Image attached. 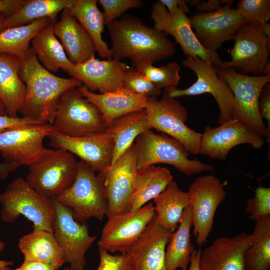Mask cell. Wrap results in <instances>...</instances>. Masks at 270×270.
Returning <instances> with one entry per match:
<instances>
[{
    "label": "cell",
    "instance_id": "obj_1",
    "mask_svg": "<svg viewBox=\"0 0 270 270\" xmlns=\"http://www.w3.org/2000/svg\"><path fill=\"white\" fill-rule=\"evenodd\" d=\"M20 62V75L26 85V94L19 113L52 124L62 95L82 84L75 78L60 77L48 70L38 60L32 47Z\"/></svg>",
    "mask_w": 270,
    "mask_h": 270
},
{
    "label": "cell",
    "instance_id": "obj_2",
    "mask_svg": "<svg viewBox=\"0 0 270 270\" xmlns=\"http://www.w3.org/2000/svg\"><path fill=\"white\" fill-rule=\"evenodd\" d=\"M113 58H129L135 68L152 64L173 55L176 48L166 33L125 16L107 25Z\"/></svg>",
    "mask_w": 270,
    "mask_h": 270
},
{
    "label": "cell",
    "instance_id": "obj_3",
    "mask_svg": "<svg viewBox=\"0 0 270 270\" xmlns=\"http://www.w3.org/2000/svg\"><path fill=\"white\" fill-rule=\"evenodd\" d=\"M0 216L8 223L14 222L22 216L30 221L34 230L53 232L54 204L52 198L36 192L24 178L12 180L0 194Z\"/></svg>",
    "mask_w": 270,
    "mask_h": 270
},
{
    "label": "cell",
    "instance_id": "obj_4",
    "mask_svg": "<svg viewBox=\"0 0 270 270\" xmlns=\"http://www.w3.org/2000/svg\"><path fill=\"white\" fill-rule=\"evenodd\" d=\"M134 144L138 170L156 164L172 165L187 176L214 170L212 165L190 159V152L180 142L164 133L148 130L136 138Z\"/></svg>",
    "mask_w": 270,
    "mask_h": 270
},
{
    "label": "cell",
    "instance_id": "obj_5",
    "mask_svg": "<svg viewBox=\"0 0 270 270\" xmlns=\"http://www.w3.org/2000/svg\"><path fill=\"white\" fill-rule=\"evenodd\" d=\"M56 199L70 209L74 219L80 223L91 218L102 220L106 214L108 202L103 180L82 160L78 162L72 184Z\"/></svg>",
    "mask_w": 270,
    "mask_h": 270
},
{
    "label": "cell",
    "instance_id": "obj_6",
    "mask_svg": "<svg viewBox=\"0 0 270 270\" xmlns=\"http://www.w3.org/2000/svg\"><path fill=\"white\" fill-rule=\"evenodd\" d=\"M214 68L232 93V119L240 120L260 135L266 137L270 148V138L259 112L258 100L262 88L270 83V76H248L232 68Z\"/></svg>",
    "mask_w": 270,
    "mask_h": 270
},
{
    "label": "cell",
    "instance_id": "obj_7",
    "mask_svg": "<svg viewBox=\"0 0 270 270\" xmlns=\"http://www.w3.org/2000/svg\"><path fill=\"white\" fill-rule=\"evenodd\" d=\"M52 126L54 132L70 136L104 133L109 126L98 108L78 88L62 95Z\"/></svg>",
    "mask_w": 270,
    "mask_h": 270
},
{
    "label": "cell",
    "instance_id": "obj_8",
    "mask_svg": "<svg viewBox=\"0 0 270 270\" xmlns=\"http://www.w3.org/2000/svg\"><path fill=\"white\" fill-rule=\"evenodd\" d=\"M78 163L71 153L54 150L49 155L28 166V172L24 180L41 196L56 198L72 184Z\"/></svg>",
    "mask_w": 270,
    "mask_h": 270
},
{
    "label": "cell",
    "instance_id": "obj_9",
    "mask_svg": "<svg viewBox=\"0 0 270 270\" xmlns=\"http://www.w3.org/2000/svg\"><path fill=\"white\" fill-rule=\"evenodd\" d=\"M232 40L231 60L214 65L219 68H232L242 74L263 76L268 59L270 40L261 30L259 24L246 22L237 30Z\"/></svg>",
    "mask_w": 270,
    "mask_h": 270
},
{
    "label": "cell",
    "instance_id": "obj_10",
    "mask_svg": "<svg viewBox=\"0 0 270 270\" xmlns=\"http://www.w3.org/2000/svg\"><path fill=\"white\" fill-rule=\"evenodd\" d=\"M145 110L152 129L176 140L190 154H199L202 134L186 125L188 112L178 100L164 92L160 100H148Z\"/></svg>",
    "mask_w": 270,
    "mask_h": 270
},
{
    "label": "cell",
    "instance_id": "obj_11",
    "mask_svg": "<svg viewBox=\"0 0 270 270\" xmlns=\"http://www.w3.org/2000/svg\"><path fill=\"white\" fill-rule=\"evenodd\" d=\"M227 184L207 174L196 178L188 188L193 234L198 246L206 242L211 232L216 212L226 196Z\"/></svg>",
    "mask_w": 270,
    "mask_h": 270
},
{
    "label": "cell",
    "instance_id": "obj_12",
    "mask_svg": "<svg viewBox=\"0 0 270 270\" xmlns=\"http://www.w3.org/2000/svg\"><path fill=\"white\" fill-rule=\"evenodd\" d=\"M54 132L52 124H40L0 132V152L4 161L30 166L51 154L44 146L46 137Z\"/></svg>",
    "mask_w": 270,
    "mask_h": 270
},
{
    "label": "cell",
    "instance_id": "obj_13",
    "mask_svg": "<svg viewBox=\"0 0 270 270\" xmlns=\"http://www.w3.org/2000/svg\"><path fill=\"white\" fill-rule=\"evenodd\" d=\"M52 199L54 204L52 231L65 262L70 264L72 270H84L86 253L96 236L90 235L86 222L76 221L70 209Z\"/></svg>",
    "mask_w": 270,
    "mask_h": 270
},
{
    "label": "cell",
    "instance_id": "obj_14",
    "mask_svg": "<svg viewBox=\"0 0 270 270\" xmlns=\"http://www.w3.org/2000/svg\"><path fill=\"white\" fill-rule=\"evenodd\" d=\"M182 64L194 72L197 76L196 81L188 88H175L164 93L174 98L210 94L218 106V123L222 124L232 120L233 94L226 82L216 73L214 66L197 56H186Z\"/></svg>",
    "mask_w": 270,
    "mask_h": 270
},
{
    "label": "cell",
    "instance_id": "obj_15",
    "mask_svg": "<svg viewBox=\"0 0 270 270\" xmlns=\"http://www.w3.org/2000/svg\"><path fill=\"white\" fill-rule=\"evenodd\" d=\"M137 170V152L134 142L106 170L98 173L104 182L108 218L129 211Z\"/></svg>",
    "mask_w": 270,
    "mask_h": 270
},
{
    "label": "cell",
    "instance_id": "obj_16",
    "mask_svg": "<svg viewBox=\"0 0 270 270\" xmlns=\"http://www.w3.org/2000/svg\"><path fill=\"white\" fill-rule=\"evenodd\" d=\"M154 216L151 202L136 212H128L108 218L98 242V248L109 252L126 253Z\"/></svg>",
    "mask_w": 270,
    "mask_h": 270
},
{
    "label": "cell",
    "instance_id": "obj_17",
    "mask_svg": "<svg viewBox=\"0 0 270 270\" xmlns=\"http://www.w3.org/2000/svg\"><path fill=\"white\" fill-rule=\"evenodd\" d=\"M266 142L248 125L232 119L219 126H207L202 134L199 154L224 160L230 150L238 145L247 144L253 148H262Z\"/></svg>",
    "mask_w": 270,
    "mask_h": 270
},
{
    "label": "cell",
    "instance_id": "obj_18",
    "mask_svg": "<svg viewBox=\"0 0 270 270\" xmlns=\"http://www.w3.org/2000/svg\"><path fill=\"white\" fill-rule=\"evenodd\" d=\"M150 18L156 30L172 35L186 56L198 57L213 66L221 60L218 52L204 48L192 28L190 18L182 8L174 14L159 1L154 3Z\"/></svg>",
    "mask_w": 270,
    "mask_h": 270
},
{
    "label": "cell",
    "instance_id": "obj_19",
    "mask_svg": "<svg viewBox=\"0 0 270 270\" xmlns=\"http://www.w3.org/2000/svg\"><path fill=\"white\" fill-rule=\"evenodd\" d=\"M48 138L49 144L55 150H64L78 156L96 172H104L111 165L114 142L106 132L70 136L53 132Z\"/></svg>",
    "mask_w": 270,
    "mask_h": 270
},
{
    "label": "cell",
    "instance_id": "obj_20",
    "mask_svg": "<svg viewBox=\"0 0 270 270\" xmlns=\"http://www.w3.org/2000/svg\"><path fill=\"white\" fill-rule=\"evenodd\" d=\"M197 38L206 49L216 52L222 44L232 40L238 28L246 22L236 9L230 5L210 12L198 13L190 18Z\"/></svg>",
    "mask_w": 270,
    "mask_h": 270
},
{
    "label": "cell",
    "instance_id": "obj_21",
    "mask_svg": "<svg viewBox=\"0 0 270 270\" xmlns=\"http://www.w3.org/2000/svg\"><path fill=\"white\" fill-rule=\"evenodd\" d=\"M128 68L120 60H100L94 54L82 63L74 64L68 73L90 91L105 93L122 88L123 76Z\"/></svg>",
    "mask_w": 270,
    "mask_h": 270
},
{
    "label": "cell",
    "instance_id": "obj_22",
    "mask_svg": "<svg viewBox=\"0 0 270 270\" xmlns=\"http://www.w3.org/2000/svg\"><path fill=\"white\" fill-rule=\"evenodd\" d=\"M252 234L242 232L233 237L216 239L202 251L199 270H244L245 254L252 242Z\"/></svg>",
    "mask_w": 270,
    "mask_h": 270
},
{
    "label": "cell",
    "instance_id": "obj_23",
    "mask_svg": "<svg viewBox=\"0 0 270 270\" xmlns=\"http://www.w3.org/2000/svg\"><path fill=\"white\" fill-rule=\"evenodd\" d=\"M172 233L158 222L155 215L126 252L137 270H166V250Z\"/></svg>",
    "mask_w": 270,
    "mask_h": 270
},
{
    "label": "cell",
    "instance_id": "obj_24",
    "mask_svg": "<svg viewBox=\"0 0 270 270\" xmlns=\"http://www.w3.org/2000/svg\"><path fill=\"white\" fill-rule=\"evenodd\" d=\"M54 32L73 64L82 63L95 54L92 40L70 8L62 11L60 20L54 24Z\"/></svg>",
    "mask_w": 270,
    "mask_h": 270
},
{
    "label": "cell",
    "instance_id": "obj_25",
    "mask_svg": "<svg viewBox=\"0 0 270 270\" xmlns=\"http://www.w3.org/2000/svg\"><path fill=\"white\" fill-rule=\"evenodd\" d=\"M78 90L94 104L110 125L116 118L123 115L145 109L148 98L124 88L112 92L97 94L82 85Z\"/></svg>",
    "mask_w": 270,
    "mask_h": 270
},
{
    "label": "cell",
    "instance_id": "obj_26",
    "mask_svg": "<svg viewBox=\"0 0 270 270\" xmlns=\"http://www.w3.org/2000/svg\"><path fill=\"white\" fill-rule=\"evenodd\" d=\"M20 60L16 56L0 54V98L6 114L16 117L26 94V85L21 78Z\"/></svg>",
    "mask_w": 270,
    "mask_h": 270
},
{
    "label": "cell",
    "instance_id": "obj_27",
    "mask_svg": "<svg viewBox=\"0 0 270 270\" xmlns=\"http://www.w3.org/2000/svg\"><path fill=\"white\" fill-rule=\"evenodd\" d=\"M18 246L24 260L43 262L58 270L66 262L53 232L34 230L22 236Z\"/></svg>",
    "mask_w": 270,
    "mask_h": 270
},
{
    "label": "cell",
    "instance_id": "obj_28",
    "mask_svg": "<svg viewBox=\"0 0 270 270\" xmlns=\"http://www.w3.org/2000/svg\"><path fill=\"white\" fill-rule=\"evenodd\" d=\"M152 129L145 109L127 114L114 120L106 131L114 142L111 164L134 142L140 134Z\"/></svg>",
    "mask_w": 270,
    "mask_h": 270
},
{
    "label": "cell",
    "instance_id": "obj_29",
    "mask_svg": "<svg viewBox=\"0 0 270 270\" xmlns=\"http://www.w3.org/2000/svg\"><path fill=\"white\" fill-rule=\"evenodd\" d=\"M173 180L170 170L154 165L137 170L129 211L138 210L162 193Z\"/></svg>",
    "mask_w": 270,
    "mask_h": 270
},
{
    "label": "cell",
    "instance_id": "obj_30",
    "mask_svg": "<svg viewBox=\"0 0 270 270\" xmlns=\"http://www.w3.org/2000/svg\"><path fill=\"white\" fill-rule=\"evenodd\" d=\"M56 22L52 21L33 38L32 44L38 60L51 72L62 69L68 72L74 64L68 59L54 32Z\"/></svg>",
    "mask_w": 270,
    "mask_h": 270
},
{
    "label": "cell",
    "instance_id": "obj_31",
    "mask_svg": "<svg viewBox=\"0 0 270 270\" xmlns=\"http://www.w3.org/2000/svg\"><path fill=\"white\" fill-rule=\"evenodd\" d=\"M192 227L190 205L184 210L178 228L172 233L166 246V270H186L192 255L196 250L191 242Z\"/></svg>",
    "mask_w": 270,
    "mask_h": 270
},
{
    "label": "cell",
    "instance_id": "obj_32",
    "mask_svg": "<svg viewBox=\"0 0 270 270\" xmlns=\"http://www.w3.org/2000/svg\"><path fill=\"white\" fill-rule=\"evenodd\" d=\"M154 202L158 222L172 232L178 228L184 208L190 203L188 192L180 189L174 180Z\"/></svg>",
    "mask_w": 270,
    "mask_h": 270
},
{
    "label": "cell",
    "instance_id": "obj_33",
    "mask_svg": "<svg viewBox=\"0 0 270 270\" xmlns=\"http://www.w3.org/2000/svg\"><path fill=\"white\" fill-rule=\"evenodd\" d=\"M97 3L96 0H75L70 9L91 37L99 56L110 60L112 58V50L102 36L105 25L104 14L98 8Z\"/></svg>",
    "mask_w": 270,
    "mask_h": 270
},
{
    "label": "cell",
    "instance_id": "obj_34",
    "mask_svg": "<svg viewBox=\"0 0 270 270\" xmlns=\"http://www.w3.org/2000/svg\"><path fill=\"white\" fill-rule=\"evenodd\" d=\"M74 2L75 0H26L18 10L6 17L4 29L27 24L43 18L56 22L58 13L70 8Z\"/></svg>",
    "mask_w": 270,
    "mask_h": 270
},
{
    "label": "cell",
    "instance_id": "obj_35",
    "mask_svg": "<svg viewBox=\"0 0 270 270\" xmlns=\"http://www.w3.org/2000/svg\"><path fill=\"white\" fill-rule=\"evenodd\" d=\"M52 21L48 18H43L27 24L1 30L0 54L14 56L22 60L30 48V42L33 38Z\"/></svg>",
    "mask_w": 270,
    "mask_h": 270
},
{
    "label": "cell",
    "instance_id": "obj_36",
    "mask_svg": "<svg viewBox=\"0 0 270 270\" xmlns=\"http://www.w3.org/2000/svg\"><path fill=\"white\" fill-rule=\"evenodd\" d=\"M252 242L244 260V270H269L270 268V216L254 221Z\"/></svg>",
    "mask_w": 270,
    "mask_h": 270
},
{
    "label": "cell",
    "instance_id": "obj_37",
    "mask_svg": "<svg viewBox=\"0 0 270 270\" xmlns=\"http://www.w3.org/2000/svg\"><path fill=\"white\" fill-rule=\"evenodd\" d=\"M180 66L176 62H170L160 67L152 64H146L136 69L146 76L154 86L164 92L170 91L178 84L180 76Z\"/></svg>",
    "mask_w": 270,
    "mask_h": 270
},
{
    "label": "cell",
    "instance_id": "obj_38",
    "mask_svg": "<svg viewBox=\"0 0 270 270\" xmlns=\"http://www.w3.org/2000/svg\"><path fill=\"white\" fill-rule=\"evenodd\" d=\"M122 87L148 100L158 99L162 90L136 68H128L122 79Z\"/></svg>",
    "mask_w": 270,
    "mask_h": 270
},
{
    "label": "cell",
    "instance_id": "obj_39",
    "mask_svg": "<svg viewBox=\"0 0 270 270\" xmlns=\"http://www.w3.org/2000/svg\"><path fill=\"white\" fill-rule=\"evenodd\" d=\"M236 10L247 22L260 24L270 18V0H240Z\"/></svg>",
    "mask_w": 270,
    "mask_h": 270
},
{
    "label": "cell",
    "instance_id": "obj_40",
    "mask_svg": "<svg viewBox=\"0 0 270 270\" xmlns=\"http://www.w3.org/2000/svg\"><path fill=\"white\" fill-rule=\"evenodd\" d=\"M246 212L250 219L256 220L270 216V188L259 186L253 198L247 200Z\"/></svg>",
    "mask_w": 270,
    "mask_h": 270
},
{
    "label": "cell",
    "instance_id": "obj_41",
    "mask_svg": "<svg viewBox=\"0 0 270 270\" xmlns=\"http://www.w3.org/2000/svg\"><path fill=\"white\" fill-rule=\"evenodd\" d=\"M100 263L94 270H137L130 257L127 253L112 255L98 248Z\"/></svg>",
    "mask_w": 270,
    "mask_h": 270
},
{
    "label": "cell",
    "instance_id": "obj_42",
    "mask_svg": "<svg viewBox=\"0 0 270 270\" xmlns=\"http://www.w3.org/2000/svg\"><path fill=\"white\" fill-rule=\"evenodd\" d=\"M98 2L104 10L106 25L115 20L126 10L143 6L142 2L140 0H99Z\"/></svg>",
    "mask_w": 270,
    "mask_h": 270
},
{
    "label": "cell",
    "instance_id": "obj_43",
    "mask_svg": "<svg viewBox=\"0 0 270 270\" xmlns=\"http://www.w3.org/2000/svg\"><path fill=\"white\" fill-rule=\"evenodd\" d=\"M42 124L26 117H10L7 114L0 116V132L8 130Z\"/></svg>",
    "mask_w": 270,
    "mask_h": 270
},
{
    "label": "cell",
    "instance_id": "obj_44",
    "mask_svg": "<svg viewBox=\"0 0 270 270\" xmlns=\"http://www.w3.org/2000/svg\"><path fill=\"white\" fill-rule=\"evenodd\" d=\"M258 110L260 116L266 121V126L270 138V84H266L262 88L258 100Z\"/></svg>",
    "mask_w": 270,
    "mask_h": 270
},
{
    "label": "cell",
    "instance_id": "obj_45",
    "mask_svg": "<svg viewBox=\"0 0 270 270\" xmlns=\"http://www.w3.org/2000/svg\"><path fill=\"white\" fill-rule=\"evenodd\" d=\"M233 2L229 0H200L196 6V10L199 13L212 12L220 8L224 5L231 6Z\"/></svg>",
    "mask_w": 270,
    "mask_h": 270
},
{
    "label": "cell",
    "instance_id": "obj_46",
    "mask_svg": "<svg viewBox=\"0 0 270 270\" xmlns=\"http://www.w3.org/2000/svg\"><path fill=\"white\" fill-rule=\"evenodd\" d=\"M166 8L168 13L174 14L176 13L180 8H182L186 14L190 12L188 0H160Z\"/></svg>",
    "mask_w": 270,
    "mask_h": 270
},
{
    "label": "cell",
    "instance_id": "obj_47",
    "mask_svg": "<svg viewBox=\"0 0 270 270\" xmlns=\"http://www.w3.org/2000/svg\"><path fill=\"white\" fill-rule=\"evenodd\" d=\"M26 0H0V14L8 16L18 10Z\"/></svg>",
    "mask_w": 270,
    "mask_h": 270
},
{
    "label": "cell",
    "instance_id": "obj_48",
    "mask_svg": "<svg viewBox=\"0 0 270 270\" xmlns=\"http://www.w3.org/2000/svg\"><path fill=\"white\" fill-rule=\"evenodd\" d=\"M14 270H56L43 262L24 260L20 266Z\"/></svg>",
    "mask_w": 270,
    "mask_h": 270
},
{
    "label": "cell",
    "instance_id": "obj_49",
    "mask_svg": "<svg viewBox=\"0 0 270 270\" xmlns=\"http://www.w3.org/2000/svg\"><path fill=\"white\" fill-rule=\"evenodd\" d=\"M21 166L16 162H0V180H4L10 173L18 168Z\"/></svg>",
    "mask_w": 270,
    "mask_h": 270
},
{
    "label": "cell",
    "instance_id": "obj_50",
    "mask_svg": "<svg viewBox=\"0 0 270 270\" xmlns=\"http://www.w3.org/2000/svg\"><path fill=\"white\" fill-rule=\"evenodd\" d=\"M202 250L201 249H199L198 250H194L192 255L188 270H199V260Z\"/></svg>",
    "mask_w": 270,
    "mask_h": 270
},
{
    "label": "cell",
    "instance_id": "obj_51",
    "mask_svg": "<svg viewBox=\"0 0 270 270\" xmlns=\"http://www.w3.org/2000/svg\"><path fill=\"white\" fill-rule=\"evenodd\" d=\"M260 28L264 34L270 40V24L268 22L259 24Z\"/></svg>",
    "mask_w": 270,
    "mask_h": 270
},
{
    "label": "cell",
    "instance_id": "obj_52",
    "mask_svg": "<svg viewBox=\"0 0 270 270\" xmlns=\"http://www.w3.org/2000/svg\"><path fill=\"white\" fill-rule=\"evenodd\" d=\"M5 247L3 242L0 240V252H2ZM13 262L4 260H0V267H6L12 265Z\"/></svg>",
    "mask_w": 270,
    "mask_h": 270
},
{
    "label": "cell",
    "instance_id": "obj_53",
    "mask_svg": "<svg viewBox=\"0 0 270 270\" xmlns=\"http://www.w3.org/2000/svg\"><path fill=\"white\" fill-rule=\"evenodd\" d=\"M6 17V16L2 14H0V32L4 29V22Z\"/></svg>",
    "mask_w": 270,
    "mask_h": 270
},
{
    "label": "cell",
    "instance_id": "obj_54",
    "mask_svg": "<svg viewBox=\"0 0 270 270\" xmlns=\"http://www.w3.org/2000/svg\"><path fill=\"white\" fill-rule=\"evenodd\" d=\"M6 114L4 105L0 98V116Z\"/></svg>",
    "mask_w": 270,
    "mask_h": 270
},
{
    "label": "cell",
    "instance_id": "obj_55",
    "mask_svg": "<svg viewBox=\"0 0 270 270\" xmlns=\"http://www.w3.org/2000/svg\"><path fill=\"white\" fill-rule=\"evenodd\" d=\"M0 270H12L9 266L6 267H0Z\"/></svg>",
    "mask_w": 270,
    "mask_h": 270
},
{
    "label": "cell",
    "instance_id": "obj_56",
    "mask_svg": "<svg viewBox=\"0 0 270 270\" xmlns=\"http://www.w3.org/2000/svg\"><path fill=\"white\" fill-rule=\"evenodd\" d=\"M62 270H72L70 268H65Z\"/></svg>",
    "mask_w": 270,
    "mask_h": 270
}]
</instances>
